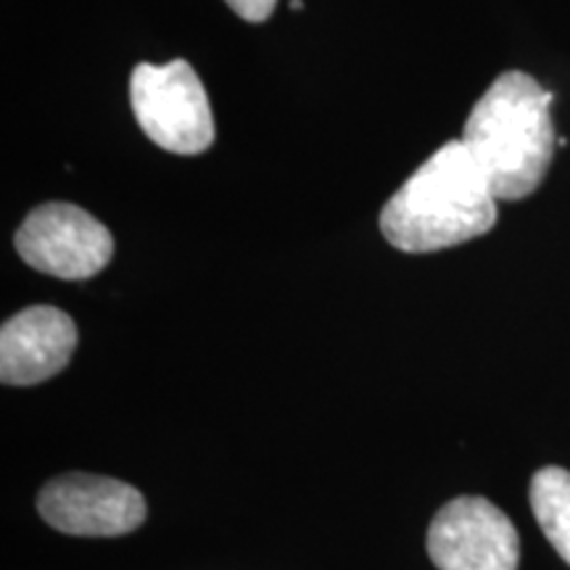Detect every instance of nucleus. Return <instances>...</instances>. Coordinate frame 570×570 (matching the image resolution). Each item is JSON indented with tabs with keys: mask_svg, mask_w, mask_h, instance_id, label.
Listing matches in <instances>:
<instances>
[{
	"mask_svg": "<svg viewBox=\"0 0 570 570\" xmlns=\"http://www.w3.org/2000/svg\"><path fill=\"white\" fill-rule=\"evenodd\" d=\"M497 204L462 140H449L389 198L381 233L404 254L441 252L489 233Z\"/></svg>",
	"mask_w": 570,
	"mask_h": 570,
	"instance_id": "obj_1",
	"label": "nucleus"
},
{
	"mask_svg": "<svg viewBox=\"0 0 570 570\" xmlns=\"http://www.w3.org/2000/svg\"><path fill=\"white\" fill-rule=\"evenodd\" d=\"M552 98L525 71H504L470 111L462 146L497 202H520L544 183L558 146Z\"/></svg>",
	"mask_w": 570,
	"mask_h": 570,
	"instance_id": "obj_2",
	"label": "nucleus"
},
{
	"mask_svg": "<svg viewBox=\"0 0 570 570\" xmlns=\"http://www.w3.org/2000/svg\"><path fill=\"white\" fill-rule=\"evenodd\" d=\"M130 104L140 130L164 151L196 156L214 142L209 98L188 61L135 67Z\"/></svg>",
	"mask_w": 570,
	"mask_h": 570,
	"instance_id": "obj_3",
	"label": "nucleus"
},
{
	"mask_svg": "<svg viewBox=\"0 0 570 570\" xmlns=\"http://www.w3.org/2000/svg\"><path fill=\"white\" fill-rule=\"evenodd\" d=\"M17 252L38 273L85 281L109 265L114 238L80 206L51 202L27 214L17 230Z\"/></svg>",
	"mask_w": 570,
	"mask_h": 570,
	"instance_id": "obj_4",
	"label": "nucleus"
},
{
	"mask_svg": "<svg viewBox=\"0 0 570 570\" xmlns=\"http://www.w3.org/2000/svg\"><path fill=\"white\" fill-rule=\"evenodd\" d=\"M428 554L439 570H518L520 539L489 499L458 497L433 518Z\"/></svg>",
	"mask_w": 570,
	"mask_h": 570,
	"instance_id": "obj_5",
	"label": "nucleus"
},
{
	"mask_svg": "<svg viewBox=\"0 0 570 570\" xmlns=\"http://www.w3.org/2000/svg\"><path fill=\"white\" fill-rule=\"evenodd\" d=\"M38 512L69 537H125L146 520V499L125 481L67 473L40 489Z\"/></svg>",
	"mask_w": 570,
	"mask_h": 570,
	"instance_id": "obj_6",
	"label": "nucleus"
},
{
	"mask_svg": "<svg viewBox=\"0 0 570 570\" xmlns=\"http://www.w3.org/2000/svg\"><path fill=\"white\" fill-rule=\"evenodd\" d=\"M77 348V327L56 306H27L0 327V381L35 386L59 375Z\"/></svg>",
	"mask_w": 570,
	"mask_h": 570,
	"instance_id": "obj_7",
	"label": "nucleus"
},
{
	"mask_svg": "<svg viewBox=\"0 0 570 570\" xmlns=\"http://www.w3.org/2000/svg\"><path fill=\"white\" fill-rule=\"evenodd\" d=\"M531 510L554 552L570 566V470L552 465L533 475Z\"/></svg>",
	"mask_w": 570,
	"mask_h": 570,
	"instance_id": "obj_8",
	"label": "nucleus"
},
{
	"mask_svg": "<svg viewBox=\"0 0 570 570\" xmlns=\"http://www.w3.org/2000/svg\"><path fill=\"white\" fill-rule=\"evenodd\" d=\"M225 3L230 6L240 19L254 21L256 24V21H267L273 17L277 0H225Z\"/></svg>",
	"mask_w": 570,
	"mask_h": 570,
	"instance_id": "obj_9",
	"label": "nucleus"
}]
</instances>
